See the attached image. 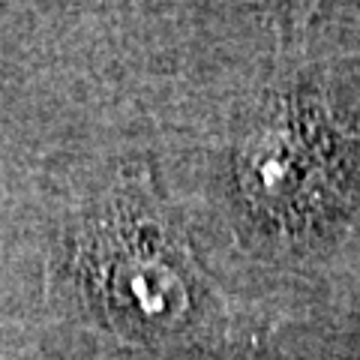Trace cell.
Segmentation results:
<instances>
[{
    "mask_svg": "<svg viewBox=\"0 0 360 360\" xmlns=\"http://www.w3.org/2000/svg\"><path fill=\"white\" fill-rule=\"evenodd\" d=\"M319 129L309 117H283L267 127L250 148V174L252 193L262 198H291L309 193L307 177L324 174V156H328V139L315 135Z\"/></svg>",
    "mask_w": 360,
    "mask_h": 360,
    "instance_id": "obj_1",
    "label": "cell"
}]
</instances>
